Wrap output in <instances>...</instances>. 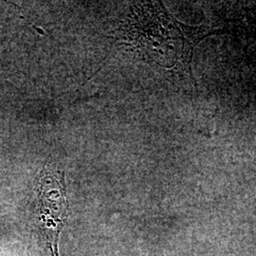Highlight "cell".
<instances>
[{
    "label": "cell",
    "mask_w": 256,
    "mask_h": 256,
    "mask_svg": "<svg viewBox=\"0 0 256 256\" xmlns=\"http://www.w3.org/2000/svg\"><path fill=\"white\" fill-rule=\"evenodd\" d=\"M38 216L41 232L52 256H60L59 236L68 218V204L66 196L64 173L45 169L37 182Z\"/></svg>",
    "instance_id": "obj_1"
},
{
    "label": "cell",
    "mask_w": 256,
    "mask_h": 256,
    "mask_svg": "<svg viewBox=\"0 0 256 256\" xmlns=\"http://www.w3.org/2000/svg\"><path fill=\"white\" fill-rule=\"evenodd\" d=\"M248 27L250 28V32L254 34L256 39V8L248 10Z\"/></svg>",
    "instance_id": "obj_2"
}]
</instances>
